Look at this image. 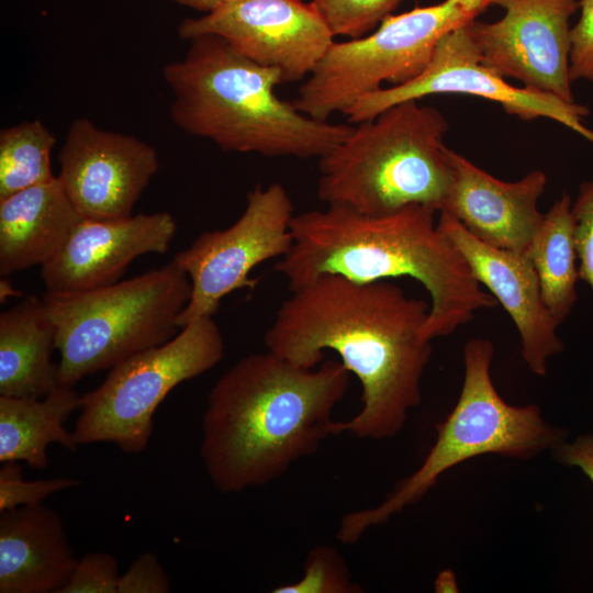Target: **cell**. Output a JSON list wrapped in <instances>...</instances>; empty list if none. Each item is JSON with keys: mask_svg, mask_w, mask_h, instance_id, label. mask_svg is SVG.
I'll list each match as a JSON object with an SVG mask.
<instances>
[{"mask_svg": "<svg viewBox=\"0 0 593 593\" xmlns=\"http://www.w3.org/2000/svg\"><path fill=\"white\" fill-rule=\"evenodd\" d=\"M265 333L266 348L314 368L326 350L361 384L360 411L332 425L333 435L385 439L399 434L422 400L432 355L424 336L429 305L387 280L358 282L324 275L290 291Z\"/></svg>", "mask_w": 593, "mask_h": 593, "instance_id": "6da1fadb", "label": "cell"}, {"mask_svg": "<svg viewBox=\"0 0 593 593\" xmlns=\"http://www.w3.org/2000/svg\"><path fill=\"white\" fill-rule=\"evenodd\" d=\"M350 372L337 360L295 366L266 350L239 359L212 387L202 417L200 456L222 493L282 477L333 436V411Z\"/></svg>", "mask_w": 593, "mask_h": 593, "instance_id": "7a4b0ae2", "label": "cell"}, {"mask_svg": "<svg viewBox=\"0 0 593 593\" xmlns=\"http://www.w3.org/2000/svg\"><path fill=\"white\" fill-rule=\"evenodd\" d=\"M438 211L411 204L383 215L340 205L292 217L293 243L275 265L293 291L324 275L358 282L417 280L430 296L428 340L452 334L475 312L499 303L484 291L466 258L437 227Z\"/></svg>", "mask_w": 593, "mask_h": 593, "instance_id": "3957f363", "label": "cell"}, {"mask_svg": "<svg viewBox=\"0 0 593 593\" xmlns=\"http://www.w3.org/2000/svg\"><path fill=\"white\" fill-rule=\"evenodd\" d=\"M189 42L183 58L163 69L174 94L171 119L186 133L226 152L321 158L353 132L354 124L313 119L279 98L280 70L253 61L223 37Z\"/></svg>", "mask_w": 593, "mask_h": 593, "instance_id": "277c9868", "label": "cell"}, {"mask_svg": "<svg viewBox=\"0 0 593 593\" xmlns=\"http://www.w3.org/2000/svg\"><path fill=\"white\" fill-rule=\"evenodd\" d=\"M418 101L393 104L354 124L340 144L318 158L320 201L368 215L411 204L444 208L452 184L444 144L448 122Z\"/></svg>", "mask_w": 593, "mask_h": 593, "instance_id": "5b68a950", "label": "cell"}, {"mask_svg": "<svg viewBox=\"0 0 593 593\" xmlns=\"http://www.w3.org/2000/svg\"><path fill=\"white\" fill-rule=\"evenodd\" d=\"M493 356L490 339L466 343L459 399L436 425L437 437L427 456L380 504L340 519L336 538L342 544L357 542L370 527L421 500L444 472L463 461L490 454L528 459L563 441V432L548 424L537 405L516 406L502 399L491 377Z\"/></svg>", "mask_w": 593, "mask_h": 593, "instance_id": "8992f818", "label": "cell"}, {"mask_svg": "<svg viewBox=\"0 0 593 593\" xmlns=\"http://www.w3.org/2000/svg\"><path fill=\"white\" fill-rule=\"evenodd\" d=\"M191 295V281L172 258L141 276L63 299L44 298L56 327L58 384L74 388L89 374L170 340Z\"/></svg>", "mask_w": 593, "mask_h": 593, "instance_id": "52a82bcc", "label": "cell"}, {"mask_svg": "<svg viewBox=\"0 0 593 593\" xmlns=\"http://www.w3.org/2000/svg\"><path fill=\"white\" fill-rule=\"evenodd\" d=\"M224 353L216 322L213 316H203L165 344L112 367L102 383L81 398L72 430L76 443H112L125 454L145 450L154 414L168 393L211 370Z\"/></svg>", "mask_w": 593, "mask_h": 593, "instance_id": "ba28073f", "label": "cell"}, {"mask_svg": "<svg viewBox=\"0 0 593 593\" xmlns=\"http://www.w3.org/2000/svg\"><path fill=\"white\" fill-rule=\"evenodd\" d=\"M472 20L459 0L391 14L362 37L335 41L291 102L300 112L328 121L385 82L393 87L414 79L439 40Z\"/></svg>", "mask_w": 593, "mask_h": 593, "instance_id": "9c48e42d", "label": "cell"}, {"mask_svg": "<svg viewBox=\"0 0 593 593\" xmlns=\"http://www.w3.org/2000/svg\"><path fill=\"white\" fill-rule=\"evenodd\" d=\"M293 204L286 188L273 182L247 193L240 216L225 230L200 234L174 259L191 281L189 302L178 317L180 328L213 316L222 299L239 289H254L251 270L266 260L281 258L293 243Z\"/></svg>", "mask_w": 593, "mask_h": 593, "instance_id": "30bf717a", "label": "cell"}, {"mask_svg": "<svg viewBox=\"0 0 593 593\" xmlns=\"http://www.w3.org/2000/svg\"><path fill=\"white\" fill-rule=\"evenodd\" d=\"M439 93H462L501 104L522 120L547 118L593 143V131L583 123L589 109L575 102L508 83L480 59L467 24L446 33L423 71L414 79L362 96L343 114L349 124L369 120L387 108Z\"/></svg>", "mask_w": 593, "mask_h": 593, "instance_id": "8fae6325", "label": "cell"}, {"mask_svg": "<svg viewBox=\"0 0 593 593\" xmlns=\"http://www.w3.org/2000/svg\"><path fill=\"white\" fill-rule=\"evenodd\" d=\"M214 34L253 61L280 70L284 82L307 78L335 42L323 18L303 0H231L184 19L180 38Z\"/></svg>", "mask_w": 593, "mask_h": 593, "instance_id": "7c38bea8", "label": "cell"}, {"mask_svg": "<svg viewBox=\"0 0 593 593\" xmlns=\"http://www.w3.org/2000/svg\"><path fill=\"white\" fill-rule=\"evenodd\" d=\"M504 15L467 30L481 61L501 77L574 102L569 76V19L577 0H500Z\"/></svg>", "mask_w": 593, "mask_h": 593, "instance_id": "4fadbf2b", "label": "cell"}, {"mask_svg": "<svg viewBox=\"0 0 593 593\" xmlns=\"http://www.w3.org/2000/svg\"><path fill=\"white\" fill-rule=\"evenodd\" d=\"M57 176L83 219L128 217L159 168L149 144L118 132L99 128L80 118L70 124L58 154Z\"/></svg>", "mask_w": 593, "mask_h": 593, "instance_id": "5bb4252c", "label": "cell"}, {"mask_svg": "<svg viewBox=\"0 0 593 593\" xmlns=\"http://www.w3.org/2000/svg\"><path fill=\"white\" fill-rule=\"evenodd\" d=\"M177 230L168 212L82 219L61 250L41 267L44 298L63 299L113 284L146 254H165Z\"/></svg>", "mask_w": 593, "mask_h": 593, "instance_id": "9a60e30c", "label": "cell"}, {"mask_svg": "<svg viewBox=\"0 0 593 593\" xmlns=\"http://www.w3.org/2000/svg\"><path fill=\"white\" fill-rule=\"evenodd\" d=\"M438 213V230L460 250L479 283L514 322L527 367L533 373L545 376L548 359L563 350V343L557 335L558 325L544 301L528 254L488 245L449 213Z\"/></svg>", "mask_w": 593, "mask_h": 593, "instance_id": "2e32d148", "label": "cell"}, {"mask_svg": "<svg viewBox=\"0 0 593 593\" xmlns=\"http://www.w3.org/2000/svg\"><path fill=\"white\" fill-rule=\"evenodd\" d=\"M452 184L444 208L479 240L527 253L544 216L538 201L547 176L535 169L517 181H503L446 146Z\"/></svg>", "mask_w": 593, "mask_h": 593, "instance_id": "e0dca14e", "label": "cell"}, {"mask_svg": "<svg viewBox=\"0 0 593 593\" xmlns=\"http://www.w3.org/2000/svg\"><path fill=\"white\" fill-rule=\"evenodd\" d=\"M77 561L55 510L40 504L0 512V593H59Z\"/></svg>", "mask_w": 593, "mask_h": 593, "instance_id": "ac0fdd59", "label": "cell"}, {"mask_svg": "<svg viewBox=\"0 0 593 593\" xmlns=\"http://www.w3.org/2000/svg\"><path fill=\"white\" fill-rule=\"evenodd\" d=\"M82 219L57 176L0 199L1 276L49 262Z\"/></svg>", "mask_w": 593, "mask_h": 593, "instance_id": "d6986e66", "label": "cell"}, {"mask_svg": "<svg viewBox=\"0 0 593 593\" xmlns=\"http://www.w3.org/2000/svg\"><path fill=\"white\" fill-rule=\"evenodd\" d=\"M56 327L46 302L29 295L0 314V395L43 398L58 384Z\"/></svg>", "mask_w": 593, "mask_h": 593, "instance_id": "ffe728a7", "label": "cell"}, {"mask_svg": "<svg viewBox=\"0 0 593 593\" xmlns=\"http://www.w3.org/2000/svg\"><path fill=\"white\" fill-rule=\"evenodd\" d=\"M81 398L60 384L43 398L0 395V462L25 461L45 469L49 444L75 451L79 445L64 423L80 410Z\"/></svg>", "mask_w": 593, "mask_h": 593, "instance_id": "44dd1931", "label": "cell"}, {"mask_svg": "<svg viewBox=\"0 0 593 593\" xmlns=\"http://www.w3.org/2000/svg\"><path fill=\"white\" fill-rule=\"evenodd\" d=\"M571 199L564 193L545 213L527 254L537 272L544 301L559 326L571 313L579 280Z\"/></svg>", "mask_w": 593, "mask_h": 593, "instance_id": "7402d4cb", "label": "cell"}, {"mask_svg": "<svg viewBox=\"0 0 593 593\" xmlns=\"http://www.w3.org/2000/svg\"><path fill=\"white\" fill-rule=\"evenodd\" d=\"M55 137L40 120L26 121L0 132V199L49 182Z\"/></svg>", "mask_w": 593, "mask_h": 593, "instance_id": "603a6c76", "label": "cell"}, {"mask_svg": "<svg viewBox=\"0 0 593 593\" xmlns=\"http://www.w3.org/2000/svg\"><path fill=\"white\" fill-rule=\"evenodd\" d=\"M362 588L353 580L340 552L327 545H317L306 555L303 577L293 583L277 586L273 593H359Z\"/></svg>", "mask_w": 593, "mask_h": 593, "instance_id": "cb8c5ba5", "label": "cell"}, {"mask_svg": "<svg viewBox=\"0 0 593 593\" xmlns=\"http://www.w3.org/2000/svg\"><path fill=\"white\" fill-rule=\"evenodd\" d=\"M403 0H312L311 4L336 36L359 38L369 34Z\"/></svg>", "mask_w": 593, "mask_h": 593, "instance_id": "d4e9b609", "label": "cell"}, {"mask_svg": "<svg viewBox=\"0 0 593 593\" xmlns=\"http://www.w3.org/2000/svg\"><path fill=\"white\" fill-rule=\"evenodd\" d=\"M78 484L80 481L67 477L27 481L18 461L3 462L0 468V512L43 504L49 495Z\"/></svg>", "mask_w": 593, "mask_h": 593, "instance_id": "484cf974", "label": "cell"}, {"mask_svg": "<svg viewBox=\"0 0 593 593\" xmlns=\"http://www.w3.org/2000/svg\"><path fill=\"white\" fill-rule=\"evenodd\" d=\"M119 562L104 551L89 552L78 559L59 593H118Z\"/></svg>", "mask_w": 593, "mask_h": 593, "instance_id": "4316f807", "label": "cell"}, {"mask_svg": "<svg viewBox=\"0 0 593 593\" xmlns=\"http://www.w3.org/2000/svg\"><path fill=\"white\" fill-rule=\"evenodd\" d=\"M579 279L593 291V179L581 183L571 206Z\"/></svg>", "mask_w": 593, "mask_h": 593, "instance_id": "83f0119b", "label": "cell"}, {"mask_svg": "<svg viewBox=\"0 0 593 593\" xmlns=\"http://www.w3.org/2000/svg\"><path fill=\"white\" fill-rule=\"evenodd\" d=\"M580 9L570 31L569 76L571 82L584 79L593 83V0H581Z\"/></svg>", "mask_w": 593, "mask_h": 593, "instance_id": "f1b7e54d", "label": "cell"}, {"mask_svg": "<svg viewBox=\"0 0 593 593\" xmlns=\"http://www.w3.org/2000/svg\"><path fill=\"white\" fill-rule=\"evenodd\" d=\"M170 592L169 578L153 552L146 551L139 555L120 574L118 593H168Z\"/></svg>", "mask_w": 593, "mask_h": 593, "instance_id": "f546056e", "label": "cell"}, {"mask_svg": "<svg viewBox=\"0 0 593 593\" xmlns=\"http://www.w3.org/2000/svg\"><path fill=\"white\" fill-rule=\"evenodd\" d=\"M552 450L559 462L580 468L593 482V435L578 437L572 443L561 441Z\"/></svg>", "mask_w": 593, "mask_h": 593, "instance_id": "4dcf8cb0", "label": "cell"}, {"mask_svg": "<svg viewBox=\"0 0 593 593\" xmlns=\"http://www.w3.org/2000/svg\"><path fill=\"white\" fill-rule=\"evenodd\" d=\"M175 2L209 13L231 0H174Z\"/></svg>", "mask_w": 593, "mask_h": 593, "instance_id": "1f68e13d", "label": "cell"}, {"mask_svg": "<svg viewBox=\"0 0 593 593\" xmlns=\"http://www.w3.org/2000/svg\"><path fill=\"white\" fill-rule=\"evenodd\" d=\"M456 577L451 570L441 571L435 581L436 592H454L457 591Z\"/></svg>", "mask_w": 593, "mask_h": 593, "instance_id": "d6a6232c", "label": "cell"}, {"mask_svg": "<svg viewBox=\"0 0 593 593\" xmlns=\"http://www.w3.org/2000/svg\"><path fill=\"white\" fill-rule=\"evenodd\" d=\"M500 0H459L460 4L469 12L474 19L484 9L493 3H497Z\"/></svg>", "mask_w": 593, "mask_h": 593, "instance_id": "836d02e7", "label": "cell"}, {"mask_svg": "<svg viewBox=\"0 0 593 593\" xmlns=\"http://www.w3.org/2000/svg\"><path fill=\"white\" fill-rule=\"evenodd\" d=\"M18 293H20V292L16 291L13 288V286L7 279H1V281H0V296H1L2 302L7 301L11 296L16 295Z\"/></svg>", "mask_w": 593, "mask_h": 593, "instance_id": "e575fe53", "label": "cell"}]
</instances>
